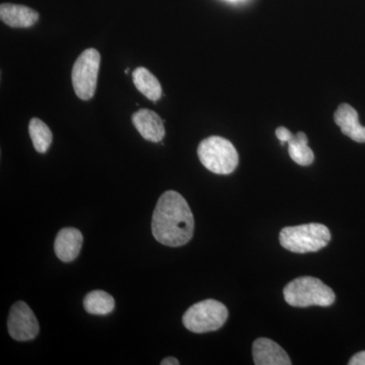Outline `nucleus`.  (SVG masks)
<instances>
[{
	"instance_id": "f257e3e1",
	"label": "nucleus",
	"mask_w": 365,
	"mask_h": 365,
	"mask_svg": "<svg viewBox=\"0 0 365 365\" xmlns=\"http://www.w3.org/2000/svg\"><path fill=\"white\" fill-rule=\"evenodd\" d=\"M153 235L160 244L181 247L193 237L194 217L186 199L176 191H167L153 211Z\"/></svg>"
},
{
	"instance_id": "f03ea898",
	"label": "nucleus",
	"mask_w": 365,
	"mask_h": 365,
	"mask_svg": "<svg viewBox=\"0 0 365 365\" xmlns=\"http://www.w3.org/2000/svg\"><path fill=\"white\" fill-rule=\"evenodd\" d=\"M279 241L283 248L292 253H313L328 246L331 232L326 225L321 223H307L282 228Z\"/></svg>"
},
{
	"instance_id": "7ed1b4c3",
	"label": "nucleus",
	"mask_w": 365,
	"mask_h": 365,
	"mask_svg": "<svg viewBox=\"0 0 365 365\" xmlns=\"http://www.w3.org/2000/svg\"><path fill=\"white\" fill-rule=\"evenodd\" d=\"M285 302L297 307H330L336 299L335 292L322 280L300 277L288 283L283 290Z\"/></svg>"
},
{
	"instance_id": "20e7f679",
	"label": "nucleus",
	"mask_w": 365,
	"mask_h": 365,
	"mask_svg": "<svg viewBox=\"0 0 365 365\" xmlns=\"http://www.w3.org/2000/svg\"><path fill=\"white\" fill-rule=\"evenodd\" d=\"M198 157L206 169L217 175H230L239 165V153L227 139L211 136L198 146Z\"/></svg>"
},
{
	"instance_id": "39448f33",
	"label": "nucleus",
	"mask_w": 365,
	"mask_h": 365,
	"mask_svg": "<svg viewBox=\"0 0 365 365\" xmlns=\"http://www.w3.org/2000/svg\"><path fill=\"white\" fill-rule=\"evenodd\" d=\"M227 307L215 299H206L193 304L182 316V324L191 332H213L227 322Z\"/></svg>"
},
{
	"instance_id": "423d86ee",
	"label": "nucleus",
	"mask_w": 365,
	"mask_h": 365,
	"mask_svg": "<svg viewBox=\"0 0 365 365\" xmlns=\"http://www.w3.org/2000/svg\"><path fill=\"white\" fill-rule=\"evenodd\" d=\"M101 55L90 48L79 55L71 72L74 93L81 100L88 101L95 96L97 88Z\"/></svg>"
},
{
	"instance_id": "0eeeda50",
	"label": "nucleus",
	"mask_w": 365,
	"mask_h": 365,
	"mask_svg": "<svg viewBox=\"0 0 365 365\" xmlns=\"http://www.w3.org/2000/svg\"><path fill=\"white\" fill-rule=\"evenodd\" d=\"M9 335L16 341H30L37 337L40 326L31 307L24 302L11 307L7 319Z\"/></svg>"
},
{
	"instance_id": "6e6552de",
	"label": "nucleus",
	"mask_w": 365,
	"mask_h": 365,
	"mask_svg": "<svg viewBox=\"0 0 365 365\" xmlns=\"http://www.w3.org/2000/svg\"><path fill=\"white\" fill-rule=\"evenodd\" d=\"M132 122L141 136L151 143H160L165 135L162 118L148 109H140L132 115Z\"/></svg>"
},
{
	"instance_id": "1a4fd4ad",
	"label": "nucleus",
	"mask_w": 365,
	"mask_h": 365,
	"mask_svg": "<svg viewBox=\"0 0 365 365\" xmlns=\"http://www.w3.org/2000/svg\"><path fill=\"white\" fill-rule=\"evenodd\" d=\"M254 362L256 365H290L289 356L277 343L268 338H259L253 345Z\"/></svg>"
},
{
	"instance_id": "9d476101",
	"label": "nucleus",
	"mask_w": 365,
	"mask_h": 365,
	"mask_svg": "<svg viewBox=\"0 0 365 365\" xmlns=\"http://www.w3.org/2000/svg\"><path fill=\"white\" fill-rule=\"evenodd\" d=\"M83 234L73 227L60 230L55 240L54 251L59 260L69 263L78 258L83 247Z\"/></svg>"
},
{
	"instance_id": "9b49d317",
	"label": "nucleus",
	"mask_w": 365,
	"mask_h": 365,
	"mask_svg": "<svg viewBox=\"0 0 365 365\" xmlns=\"http://www.w3.org/2000/svg\"><path fill=\"white\" fill-rule=\"evenodd\" d=\"M334 120L344 135L356 143H365V127L359 123V114L354 108L348 104L340 105L334 114Z\"/></svg>"
},
{
	"instance_id": "f8f14e48",
	"label": "nucleus",
	"mask_w": 365,
	"mask_h": 365,
	"mask_svg": "<svg viewBox=\"0 0 365 365\" xmlns=\"http://www.w3.org/2000/svg\"><path fill=\"white\" fill-rule=\"evenodd\" d=\"M0 19L11 28L26 29L37 23L39 20V14L31 7L20 4H2L0 6Z\"/></svg>"
},
{
	"instance_id": "ddd939ff",
	"label": "nucleus",
	"mask_w": 365,
	"mask_h": 365,
	"mask_svg": "<svg viewBox=\"0 0 365 365\" xmlns=\"http://www.w3.org/2000/svg\"><path fill=\"white\" fill-rule=\"evenodd\" d=\"M132 78L137 90L148 100L157 102L162 97L163 90L160 81L145 67H137Z\"/></svg>"
},
{
	"instance_id": "4468645a",
	"label": "nucleus",
	"mask_w": 365,
	"mask_h": 365,
	"mask_svg": "<svg viewBox=\"0 0 365 365\" xmlns=\"http://www.w3.org/2000/svg\"><path fill=\"white\" fill-rule=\"evenodd\" d=\"M307 137L304 132L294 134L292 138L288 141V153L289 157L297 165L307 167L314 163V155L313 150L307 145Z\"/></svg>"
},
{
	"instance_id": "2eb2a0df",
	"label": "nucleus",
	"mask_w": 365,
	"mask_h": 365,
	"mask_svg": "<svg viewBox=\"0 0 365 365\" xmlns=\"http://www.w3.org/2000/svg\"><path fill=\"white\" fill-rule=\"evenodd\" d=\"M83 307L88 314L104 316L112 313L115 307V300L112 295L103 290H93L86 295Z\"/></svg>"
},
{
	"instance_id": "dca6fc26",
	"label": "nucleus",
	"mask_w": 365,
	"mask_h": 365,
	"mask_svg": "<svg viewBox=\"0 0 365 365\" xmlns=\"http://www.w3.org/2000/svg\"><path fill=\"white\" fill-rule=\"evenodd\" d=\"M29 132L35 150L40 153H47L53 141V134L47 124L38 118H33L29 124Z\"/></svg>"
},
{
	"instance_id": "f3484780",
	"label": "nucleus",
	"mask_w": 365,
	"mask_h": 365,
	"mask_svg": "<svg viewBox=\"0 0 365 365\" xmlns=\"http://www.w3.org/2000/svg\"><path fill=\"white\" fill-rule=\"evenodd\" d=\"M275 134L276 137L279 139L281 144L287 143L288 141L292 138V136H294V134H292V132L282 126L278 127V128L276 129Z\"/></svg>"
},
{
	"instance_id": "a211bd4d",
	"label": "nucleus",
	"mask_w": 365,
	"mask_h": 365,
	"mask_svg": "<svg viewBox=\"0 0 365 365\" xmlns=\"http://www.w3.org/2000/svg\"><path fill=\"white\" fill-rule=\"evenodd\" d=\"M349 365H365V351H361L355 354L354 356L348 362Z\"/></svg>"
},
{
	"instance_id": "6ab92c4d",
	"label": "nucleus",
	"mask_w": 365,
	"mask_h": 365,
	"mask_svg": "<svg viewBox=\"0 0 365 365\" xmlns=\"http://www.w3.org/2000/svg\"><path fill=\"white\" fill-rule=\"evenodd\" d=\"M162 365H179L180 362L178 361L177 359L175 357H168V359H165L160 362Z\"/></svg>"
},
{
	"instance_id": "aec40b11",
	"label": "nucleus",
	"mask_w": 365,
	"mask_h": 365,
	"mask_svg": "<svg viewBox=\"0 0 365 365\" xmlns=\"http://www.w3.org/2000/svg\"><path fill=\"white\" fill-rule=\"evenodd\" d=\"M128 72H129V69L128 68L125 69V73H128Z\"/></svg>"
}]
</instances>
